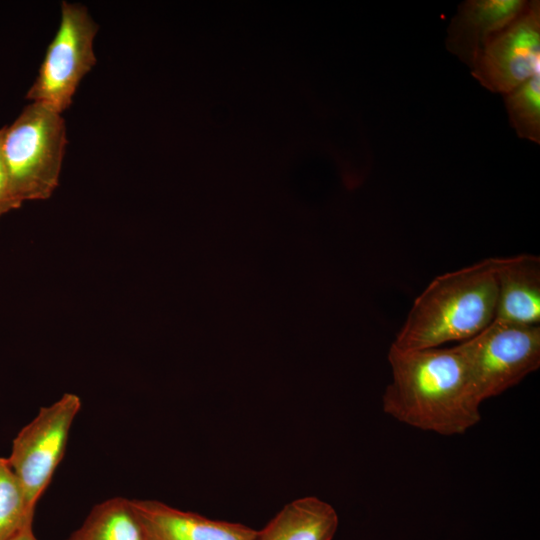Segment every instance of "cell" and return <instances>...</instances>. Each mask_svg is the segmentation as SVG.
<instances>
[{
  "mask_svg": "<svg viewBox=\"0 0 540 540\" xmlns=\"http://www.w3.org/2000/svg\"><path fill=\"white\" fill-rule=\"evenodd\" d=\"M388 362L382 409L396 421L443 436L464 434L480 422L481 403L457 346L400 350L391 344Z\"/></svg>",
  "mask_w": 540,
  "mask_h": 540,
  "instance_id": "1",
  "label": "cell"
},
{
  "mask_svg": "<svg viewBox=\"0 0 540 540\" xmlns=\"http://www.w3.org/2000/svg\"><path fill=\"white\" fill-rule=\"evenodd\" d=\"M496 298L494 258L439 275L415 299L392 345L419 350L466 341L492 323Z\"/></svg>",
  "mask_w": 540,
  "mask_h": 540,
  "instance_id": "2",
  "label": "cell"
},
{
  "mask_svg": "<svg viewBox=\"0 0 540 540\" xmlns=\"http://www.w3.org/2000/svg\"><path fill=\"white\" fill-rule=\"evenodd\" d=\"M66 126L61 113L31 102L15 121L3 127L2 155L15 200H45L58 186Z\"/></svg>",
  "mask_w": 540,
  "mask_h": 540,
  "instance_id": "3",
  "label": "cell"
},
{
  "mask_svg": "<svg viewBox=\"0 0 540 540\" xmlns=\"http://www.w3.org/2000/svg\"><path fill=\"white\" fill-rule=\"evenodd\" d=\"M477 399L498 396L540 367V325L492 321L457 345Z\"/></svg>",
  "mask_w": 540,
  "mask_h": 540,
  "instance_id": "4",
  "label": "cell"
},
{
  "mask_svg": "<svg viewBox=\"0 0 540 540\" xmlns=\"http://www.w3.org/2000/svg\"><path fill=\"white\" fill-rule=\"evenodd\" d=\"M98 29L86 6L62 1L60 25L27 99L60 113L68 109L81 80L96 64L93 43Z\"/></svg>",
  "mask_w": 540,
  "mask_h": 540,
  "instance_id": "5",
  "label": "cell"
},
{
  "mask_svg": "<svg viewBox=\"0 0 540 540\" xmlns=\"http://www.w3.org/2000/svg\"><path fill=\"white\" fill-rule=\"evenodd\" d=\"M80 408L78 395L64 393L53 404L41 407L12 442L8 461L33 510L64 456L70 429Z\"/></svg>",
  "mask_w": 540,
  "mask_h": 540,
  "instance_id": "6",
  "label": "cell"
},
{
  "mask_svg": "<svg viewBox=\"0 0 540 540\" xmlns=\"http://www.w3.org/2000/svg\"><path fill=\"white\" fill-rule=\"evenodd\" d=\"M540 73V2L526 1L518 15L493 34L478 55L472 76L502 95Z\"/></svg>",
  "mask_w": 540,
  "mask_h": 540,
  "instance_id": "7",
  "label": "cell"
},
{
  "mask_svg": "<svg viewBox=\"0 0 540 540\" xmlns=\"http://www.w3.org/2000/svg\"><path fill=\"white\" fill-rule=\"evenodd\" d=\"M145 540H256L257 530L213 520L156 500H132Z\"/></svg>",
  "mask_w": 540,
  "mask_h": 540,
  "instance_id": "8",
  "label": "cell"
},
{
  "mask_svg": "<svg viewBox=\"0 0 540 540\" xmlns=\"http://www.w3.org/2000/svg\"><path fill=\"white\" fill-rule=\"evenodd\" d=\"M527 0H466L457 7L445 45L470 69L490 37L511 22Z\"/></svg>",
  "mask_w": 540,
  "mask_h": 540,
  "instance_id": "9",
  "label": "cell"
},
{
  "mask_svg": "<svg viewBox=\"0 0 540 540\" xmlns=\"http://www.w3.org/2000/svg\"><path fill=\"white\" fill-rule=\"evenodd\" d=\"M497 285L494 321L540 325V259L532 254L494 258Z\"/></svg>",
  "mask_w": 540,
  "mask_h": 540,
  "instance_id": "10",
  "label": "cell"
},
{
  "mask_svg": "<svg viewBox=\"0 0 540 540\" xmlns=\"http://www.w3.org/2000/svg\"><path fill=\"white\" fill-rule=\"evenodd\" d=\"M339 524L336 510L316 496H305L286 504L256 540H332Z\"/></svg>",
  "mask_w": 540,
  "mask_h": 540,
  "instance_id": "11",
  "label": "cell"
},
{
  "mask_svg": "<svg viewBox=\"0 0 540 540\" xmlns=\"http://www.w3.org/2000/svg\"><path fill=\"white\" fill-rule=\"evenodd\" d=\"M67 540H145L132 500L112 497L96 504Z\"/></svg>",
  "mask_w": 540,
  "mask_h": 540,
  "instance_id": "12",
  "label": "cell"
},
{
  "mask_svg": "<svg viewBox=\"0 0 540 540\" xmlns=\"http://www.w3.org/2000/svg\"><path fill=\"white\" fill-rule=\"evenodd\" d=\"M34 513L8 458L0 457V540H9L24 526L33 523Z\"/></svg>",
  "mask_w": 540,
  "mask_h": 540,
  "instance_id": "13",
  "label": "cell"
},
{
  "mask_svg": "<svg viewBox=\"0 0 540 540\" xmlns=\"http://www.w3.org/2000/svg\"><path fill=\"white\" fill-rule=\"evenodd\" d=\"M511 126L517 135L540 143V73L503 95Z\"/></svg>",
  "mask_w": 540,
  "mask_h": 540,
  "instance_id": "14",
  "label": "cell"
},
{
  "mask_svg": "<svg viewBox=\"0 0 540 540\" xmlns=\"http://www.w3.org/2000/svg\"><path fill=\"white\" fill-rule=\"evenodd\" d=\"M3 128L0 129V218L9 211L18 209L21 205L15 200L9 183V178L2 155Z\"/></svg>",
  "mask_w": 540,
  "mask_h": 540,
  "instance_id": "15",
  "label": "cell"
},
{
  "mask_svg": "<svg viewBox=\"0 0 540 540\" xmlns=\"http://www.w3.org/2000/svg\"><path fill=\"white\" fill-rule=\"evenodd\" d=\"M9 540H38L33 533L32 523L24 526L20 531H18L14 536Z\"/></svg>",
  "mask_w": 540,
  "mask_h": 540,
  "instance_id": "16",
  "label": "cell"
}]
</instances>
